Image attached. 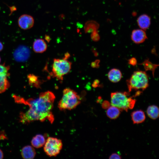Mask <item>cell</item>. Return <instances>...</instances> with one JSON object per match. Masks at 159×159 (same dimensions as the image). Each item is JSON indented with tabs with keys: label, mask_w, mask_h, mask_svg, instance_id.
I'll return each instance as SVG.
<instances>
[{
	"label": "cell",
	"mask_w": 159,
	"mask_h": 159,
	"mask_svg": "<svg viewBox=\"0 0 159 159\" xmlns=\"http://www.w3.org/2000/svg\"><path fill=\"white\" fill-rule=\"evenodd\" d=\"M91 37L94 41H97L99 39V36L98 34L97 30H95L92 32Z\"/></svg>",
	"instance_id": "603a6c76"
},
{
	"label": "cell",
	"mask_w": 159,
	"mask_h": 159,
	"mask_svg": "<svg viewBox=\"0 0 159 159\" xmlns=\"http://www.w3.org/2000/svg\"><path fill=\"white\" fill-rule=\"evenodd\" d=\"M18 24L19 27L21 29L26 30L32 28L34 24V19L31 15L24 14L18 18Z\"/></svg>",
	"instance_id": "ba28073f"
},
{
	"label": "cell",
	"mask_w": 159,
	"mask_h": 159,
	"mask_svg": "<svg viewBox=\"0 0 159 159\" xmlns=\"http://www.w3.org/2000/svg\"><path fill=\"white\" fill-rule=\"evenodd\" d=\"M147 113L148 116L151 119L155 120L159 116V109L155 105L149 106L147 110Z\"/></svg>",
	"instance_id": "2e32d148"
},
{
	"label": "cell",
	"mask_w": 159,
	"mask_h": 159,
	"mask_svg": "<svg viewBox=\"0 0 159 159\" xmlns=\"http://www.w3.org/2000/svg\"><path fill=\"white\" fill-rule=\"evenodd\" d=\"M131 38L135 43L139 44L144 42L147 37L145 30L140 29L133 30L131 34Z\"/></svg>",
	"instance_id": "9c48e42d"
},
{
	"label": "cell",
	"mask_w": 159,
	"mask_h": 159,
	"mask_svg": "<svg viewBox=\"0 0 159 159\" xmlns=\"http://www.w3.org/2000/svg\"><path fill=\"white\" fill-rule=\"evenodd\" d=\"M15 102L28 105L30 107L26 113L20 114V120L22 123H27L35 120L41 122L47 119L52 123L54 118L52 112L55 97L50 91L41 93L39 97L29 98L25 100L23 98L14 95Z\"/></svg>",
	"instance_id": "6da1fadb"
},
{
	"label": "cell",
	"mask_w": 159,
	"mask_h": 159,
	"mask_svg": "<svg viewBox=\"0 0 159 159\" xmlns=\"http://www.w3.org/2000/svg\"><path fill=\"white\" fill-rule=\"evenodd\" d=\"M4 157L3 153L2 150L0 149V159H2Z\"/></svg>",
	"instance_id": "4316f807"
},
{
	"label": "cell",
	"mask_w": 159,
	"mask_h": 159,
	"mask_svg": "<svg viewBox=\"0 0 159 159\" xmlns=\"http://www.w3.org/2000/svg\"><path fill=\"white\" fill-rule=\"evenodd\" d=\"M33 48L35 52L37 53H42L46 50L47 45L44 39H38L35 40L34 42Z\"/></svg>",
	"instance_id": "8fae6325"
},
{
	"label": "cell",
	"mask_w": 159,
	"mask_h": 159,
	"mask_svg": "<svg viewBox=\"0 0 159 159\" xmlns=\"http://www.w3.org/2000/svg\"><path fill=\"white\" fill-rule=\"evenodd\" d=\"M30 50L27 47L21 46L16 48L13 54L15 60L19 62H24L28 59L30 55Z\"/></svg>",
	"instance_id": "52a82bcc"
},
{
	"label": "cell",
	"mask_w": 159,
	"mask_h": 159,
	"mask_svg": "<svg viewBox=\"0 0 159 159\" xmlns=\"http://www.w3.org/2000/svg\"><path fill=\"white\" fill-rule=\"evenodd\" d=\"M81 102V98L77 92L70 88H66L63 91V96L58 107L61 111L71 110L75 108Z\"/></svg>",
	"instance_id": "3957f363"
},
{
	"label": "cell",
	"mask_w": 159,
	"mask_h": 159,
	"mask_svg": "<svg viewBox=\"0 0 159 159\" xmlns=\"http://www.w3.org/2000/svg\"><path fill=\"white\" fill-rule=\"evenodd\" d=\"M39 77L33 74H29L27 76L29 83L31 86L37 88L40 87L42 81L39 80Z\"/></svg>",
	"instance_id": "d6986e66"
},
{
	"label": "cell",
	"mask_w": 159,
	"mask_h": 159,
	"mask_svg": "<svg viewBox=\"0 0 159 159\" xmlns=\"http://www.w3.org/2000/svg\"><path fill=\"white\" fill-rule=\"evenodd\" d=\"M122 74L120 71L117 69H111L108 74L109 80L113 82H117L121 79Z\"/></svg>",
	"instance_id": "5bb4252c"
},
{
	"label": "cell",
	"mask_w": 159,
	"mask_h": 159,
	"mask_svg": "<svg viewBox=\"0 0 159 159\" xmlns=\"http://www.w3.org/2000/svg\"><path fill=\"white\" fill-rule=\"evenodd\" d=\"M129 93L127 92H116L111 94V102L112 105L115 106L120 110L127 111L134 106L136 100L128 97Z\"/></svg>",
	"instance_id": "7a4b0ae2"
},
{
	"label": "cell",
	"mask_w": 159,
	"mask_h": 159,
	"mask_svg": "<svg viewBox=\"0 0 159 159\" xmlns=\"http://www.w3.org/2000/svg\"><path fill=\"white\" fill-rule=\"evenodd\" d=\"M69 56V54L67 53L63 59H54L51 75L58 80H62L63 76L71 69L72 64L67 59Z\"/></svg>",
	"instance_id": "277c9868"
},
{
	"label": "cell",
	"mask_w": 159,
	"mask_h": 159,
	"mask_svg": "<svg viewBox=\"0 0 159 159\" xmlns=\"http://www.w3.org/2000/svg\"><path fill=\"white\" fill-rule=\"evenodd\" d=\"M3 48V45L2 43L0 41V52L1 51Z\"/></svg>",
	"instance_id": "83f0119b"
},
{
	"label": "cell",
	"mask_w": 159,
	"mask_h": 159,
	"mask_svg": "<svg viewBox=\"0 0 159 159\" xmlns=\"http://www.w3.org/2000/svg\"><path fill=\"white\" fill-rule=\"evenodd\" d=\"M22 157L25 159H32L35 157L36 152L34 148L30 145L24 147L21 151Z\"/></svg>",
	"instance_id": "4fadbf2b"
},
{
	"label": "cell",
	"mask_w": 159,
	"mask_h": 159,
	"mask_svg": "<svg viewBox=\"0 0 159 159\" xmlns=\"http://www.w3.org/2000/svg\"><path fill=\"white\" fill-rule=\"evenodd\" d=\"M137 63L136 59L134 57L128 60V63L129 64L133 66L136 65Z\"/></svg>",
	"instance_id": "484cf974"
},
{
	"label": "cell",
	"mask_w": 159,
	"mask_h": 159,
	"mask_svg": "<svg viewBox=\"0 0 159 159\" xmlns=\"http://www.w3.org/2000/svg\"><path fill=\"white\" fill-rule=\"evenodd\" d=\"M121 158V156L118 154L113 153L112 154L109 158L110 159H120Z\"/></svg>",
	"instance_id": "cb8c5ba5"
},
{
	"label": "cell",
	"mask_w": 159,
	"mask_h": 159,
	"mask_svg": "<svg viewBox=\"0 0 159 159\" xmlns=\"http://www.w3.org/2000/svg\"><path fill=\"white\" fill-rule=\"evenodd\" d=\"M106 113L107 116L110 119H115L119 116L120 110L117 107L112 105L107 108Z\"/></svg>",
	"instance_id": "e0dca14e"
},
{
	"label": "cell",
	"mask_w": 159,
	"mask_h": 159,
	"mask_svg": "<svg viewBox=\"0 0 159 159\" xmlns=\"http://www.w3.org/2000/svg\"><path fill=\"white\" fill-rule=\"evenodd\" d=\"M46 141V140L43 135L38 134L32 138L31 143L34 147L39 148L44 145Z\"/></svg>",
	"instance_id": "9a60e30c"
},
{
	"label": "cell",
	"mask_w": 159,
	"mask_h": 159,
	"mask_svg": "<svg viewBox=\"0 0 159 159\" xmlns=\"http://www.w3.org/2000/svg\"><path fill=\"white\" fill-rule=\"evenodd\" d=\"M1 58H0V62H1Z\"/></svg>",
	"instance_id": "f1b7e54d"
},
{
	"label": "cell",
	"mask_w": 159,
	"mask_h": 159,
	"mask_svg": "<svg viewBox=\"0 0 159 159\" xmlns=\"http://www.w3.org/2000/svg\"><path fill=\"white\" fill-rule=\"evenodd\" d=\"M138 25L141 29L145 30L150 26L151 23L150 17L146 14L140 16L138 18Z\"/></svg>",
	"instance_id": "30bf717a"
},
{
	"label": "cell",
	"mask_w": 159,
	"mask_h": 159,
	"mask_svg": "<svg viewBox=\"0 0 159 159\" xmlns=\"http://www.w3.org/2000/svg\"><path fill=\"white\" fill-rule=\"evenodd\" d=\"M141 64L143 65L146 70L152 71L153 75L155 69L158 66V64H153L148 59L145 60Z\"/></svg>",
	"instance_id": "ffe728a7"
},
{
	"label": "cell",
	"mask_w": 159,
	"mask_h": 159,
	"mask_svg": "<svg viewBox=\"0 0 159 159\" xmlns=\"http://www.w3.org/2000/svg\"><path fill=\"white\" fill-rule=\"evenodd\" d=\"M10 67L4 64H0V78H7L10 75L9 72Z\"/></svg>",
	"instance_id": "44dd1931"
},
{
	"label": "cell",
	"mask_w": 159,
	"mask_h": 159,
	"mask_svg": "<svg viewBox=\"0 0 159 159\" xmlns=\"http://www.w3.org/2000/svg\"><path fill=\"white\" fill-rule=\"evenodd\" d=\"M10 86V83L7 78L0 79V93L5 91Z\"/></svg>",
	"instance_id": "7402d4cb"
},
{
	"label": "cell",
	"mask_w": 159,
	"mask_h": 159,
	"mask_svg": "<svg viewBox=\"0 0 159 159\" xmlns=\"http://www.w3.org/2000/svg\"><path fill=\"white\" fill-rule=\"evenodd\" d=\"M127 83L129 92L132 90H144L148 86V77L144 71H136L127 81Z\"/></svg>",
	"instance_id": "5b68a950"
},
{
	"label": "cell",
	"mask_w": 159,
	"mask_h": 159,
	"mask_svg": "<svg viewBox=\"0 0 159 159\" xmlns=\"http://www.w3.org/2000/svg\"><path fill=\"white\" fill-rule=\"evenodd\" d=\"M44 145V151L46 154L49 157H52L56 156L59 153L63 145L60 140L49 137L46 140Z\"/></svg>",
	"instance_id": "8992f818"
},
{
	"label": "cell",
	"mask_w": 159,
	"mask_h": 159,
	"mask_svg": "<svg viewBox=\"0 0 159 159\" xmlns=\"http://www.w3.org/2000/svg\"><path fill=\"white\" fill-rule=\"evenodd\" d=\"M99 25L95 21L90 20L87 21L84 26V29L86 33L92 32L97 29Z\"/></svg>",
	"instance_id": "ac0fdd59"
},
{
	"label": "cell",
	"mask_w": 159,
	"mask_h": 159,
	"mask_svg": "<svg viewBox=\"0 0 159 159\" xmlns=\"http://www.w3.org/2000/svg\"><path fill=\"white\" fill-rule=\"evenodd\" d=\"M110 103L107 101H104L102 103V107L104 109H107L110 106Z\"/></svg>",
	"instance_id": "d4e9b609"
},
{
	"label": "cell",
	"mask_w": 159,
	"mask_h": 159,
	"mask_svg": "<svg viewBox=\"0 0 159 159\" xmlns=\"http://www.w3.org/2000/svg\"><path fill=\"white\" fill-rule=\"evenodd\" d=\"M132 120L134 124H139L144 122L145 119L144 112L141 110L134 111L131 113Z\"/></svg>",
	"instance_id": "7c38bea8"
}]
</instances>
